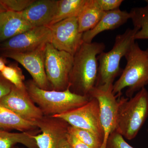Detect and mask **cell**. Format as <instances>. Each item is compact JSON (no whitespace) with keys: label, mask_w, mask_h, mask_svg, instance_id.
I'll return each mask as SVG.
<instances>
[{"label":"cell","mask_w":148,"mask_h":148,"mask_svg":"<svg viewBox=\"0 0 148 148\" xmlns=\"http://www.w3.org/2000/svg\"><path fill=\"white\" fill-rule=\"evenodd\" d=\"M105 49L106 45L103 42L83 43L74 56L69 75V88L71 92L89 96L98 77V56Z\"/></svg>","instance_id":"cell-1"},{"label":"cell","mask_w":148,"mask_h":148,"mask_svg":"<svg viewBox=\"0 0 148 148\" xmlns=\"http://www.w3.org/2000/svg\"><path fill=\"white\" fill-rule=\"evenodd\" d=\"M27 92L44 116H53L65 113L86 104L91 97L77 95L68 88L66 90H46L38 87L33 80L25 82Z\"/></svg>","instance_id":"cell-2"},{"label":"cell","mask_w":148,"mask_h":148,"mask_svg":"<svg viewBox=\"0 0 148 148\" xmlns=\"http://www.w3.org/2000/svg\"><path fill=\"white\" fill-rule=\"evenodd\" d=\"M127 64L119 78L113 86V93L117 97L127 88L126 95L130 98L148 85V55L135 42L125 56Z\"/></svg>","instance_id":"cell-3"},{"label":"cell","mask_w":148,"mask_h":148,"mask_svg":"<svg viewBox=\"0 0 148 148\" xmlns=\"http://www.w3.org/2000/svg\"><path fill=\"white\" fill-rule=\"evenodd\" d=\"M118 102L115 130L127 140H132L148 116V91L143 88L129 99L122 97Z\"/></svg>","instance_id":"cell-4"},{"label":"cell","mask_w":148,"mask_h":148,"mask_svg":"<svg viewBox=\"0 0 148 148\" xmlns=\"http://www.w3.org/2000/svg\"><path fill=\"white\" fill-rule=\"evenodd\" d=\"M139 30L137 27L128 28L123 34L116 36L111 50L98 56V75L95 87L108 88L113 85L115 79L122 72L120 66L121 59L135 42V35Z\"/></svg>","instance_id":"cell-5"},{"label":"cell","mask_w":148,"mask_h":148,"mask_svg":"<svg viewBox=\"0 0 148 148\" xmlns=\"http://www.w3.org/2000/svg\"><path fill=\"white\" fill-rule=\"evenodd\" d=\"M73 59L70 53L58 50L50 43L46 45L45 68L51 90L63 91L69 87Z\"/></svg>","instance_id":"cell-6"},{"label":"cell","mask_w":148,"mask_h":148,"mask_svg":"<svg viewBox=\"0 0 148 148\" xmlns=\"http://www.w3.org/2000/svg\"><path fill=\"white\" fill-rule=\"evenodd\" d=\"M100 106L96 98L81 107L65 113L53 116L59 118L73 127L90 131L103 142L104 133L100 120Z\"/></svg>","instance_id":"cell-7"},{"label":"cell","mask_w":148,"mask_h":148,"mask_svg":"<svg viewBox=\"0 0 148 148\" xmlns=\"http://www.w3.org/2000/svg\"><path fill=\"white\" fill-rule=\"evenodd\" d=\"M48 27L51 31L50 43L58 50L74 56L83 43L77 17L66 18Z\"/></svg>","instance_id":"cell-8"},{"label":"cell","mask_w":148,"mask_h":148,"mask_svg":"<svg viewBox=\"0 0 148 148\" xmlns=\"http://www.w3.org/2000/svg\"><path fill=\"white\" fill-rule=\"evenodd\" d=\"M34 122L42 132L33 135L38 148H62L69 133L68 123L59 118L47 116Z\"/></svg>","instance_id":"cell-9"},{"label":"cell","mask_w":148,"mask_h":148,"mask_svg":"<svg viewBox=\"0 0 148 148\" xmlns=\"http://www.w3.org/2000/svg\"><path fill=\"white\" fill-rule=\"evenodd\" d=\"M51 31L48 26L33 27L1 43L3 52H30L50 43Z\"/></svg>","instance_id":"cell-10"},{"label":"cell","mask_w":148,"mask_h":148,"mask_svg":"<svg viewBox=\"0 0 148 148\" xmlns=\"http://www.w3.org/2000/svg\"><path fill=\"white\" fill-rule=\"evenodd\" d=\"M113 86L108 88L95 87L89 94L98 100L100 106V120L104 133L101 148H106L109 135L115 130L116 127L119 102L116 99L117 96L113 93Z\"/></svg>","instance_id":"cell-11"},{"label":"cell","mask_w":148,"mask_h":148,"mask_svg":"<svg viewBox=\"0 0 148 148\" xmlns=\"http://www.w3.org/2000/svg\"><path fill=\"white\" fill-rule=\"evenodd\" d=\"M46 46L30 52H4L3 55L22 65L32 76L33 81L38 87L44 90H51L45 68Z\"/></svg>","instance_id":"cell-12"},{"label":"cell","mask_w":148,"mask_h":148,"mask_svg":"<svg viewBox=\"0 0 148 148\" xmlns=\"http://www.w3.org/2000/svg\"><path fill=\"white\" fill-rule=\"evenodd\" d=\"M35 104L27 88H18L14 86L8 94L0 99V105L3 107L23 119L34 122L44 116L40 109Z\"/></svg>","instance_id":"cell-13"},{"label":"cell","mask_w":148,"mask_h":148,"mask_svg":"<svg viewBox=\"0 0 148 148\" xmlns=\"http://www.w3.org/2000/svg\"><path fill=\"white\" fill-rule=\"evenodd\" d=\"M58 3V0H35L21 14L32 27L49 26L56 14Z\"/></svg>","instance_id":"cell-14"},{"label":"cell","mask_w":148,"mask_h":148,"mask_svg":"<svg viewBox=\"0 0 148 148\" xmlns=\"http://www.w3.org/2000/svg\"><path fill=\"white\" fill-rule=\"evenodd\" d=\"M130 19V14L127 11L119 8L106 12L101 20L93 29L83 34V42L90 43L96 36L101 32L112 30L125 24Z\"/></svg>","instance_id":"cell-15"},{"label":"cell","mask_w":148,"mask_h":148,"mask_svg":"<svg viewBox=\"0 0 148 148\" xmlns=\"http://www.w3.org/2000/svg\"><path fill=\"white\" fill-rule=\"evenodd\" d=\"M32 28L21 12H3L0 14V43Z\"/></svg>","instance_id":"cell-16"},{"label":"cell","mask_w":148,"mask_h":148,"mask_svg":"<svg viewBox=\"0 0 148 148\" xmlns=\"http://www.w3.org/2000/svg\"><path fill=\"white\" fill-rule=\"evenodd\" d=\"M105 13L98 7L95 0H86L83 9L77 17L80 33L83 34L93 29Z\"/></svg>","instance_id":"cell-17"},{"label":"cell","mask_w":148,"mask_h":148,"mask_svg":"<svg viewBox=\"0 0 148 148\" xmlns=\"http://www.w3.org/2000/svg\"><path fill=\"white\" fill-rule=\"evenodd\" d=\"M37 127L34 122L23 119L0 105V130H16L20 132H29Z\"/></svg>","instance_id":"cell-18"},{"label":"cell","mask_w":148,"mask_h":148,"mask_svg":"<svg viewBox=\"0 0 148 148\" xmlns=\"http://www.w3.org/2000/svg\"><path fill=\"white\" fill-rule=\"evenodd\" d=\"M86 2V0H58L56 14L49 26L66 18L78 17Z\"/></svg>","instance_id":"cell-19"},{"label":"cell","mask_w":148,"mask_h":148,"mask_svg":"<svg viewBox=\"0 0 148 148\" xmlns=\"http://www.w3.org/2000/svg\"><path fill=\"white\" fill-rule=\"evenodd\" d=\"M33 135L29 132L0 130V148H13L17 144H22L27 148H38Z\"/></svg>","instance_id":"cell-20"},{"label":"cell","mask_w":148,"mask_h":148,"mask_svg":"<svg viewBox=\"0 0 148 148\" xmlns=\"http://www.w3.org/2000/svg\"><path fill=\"white\" fill-rule=\"evenodd\" d=\"M145 1V6L132 8L129 12L134 27L139 29L135 35V40L148 39V0Z\"/></svg>","instance_id":"cell-21"},{"label":"cell","mask_w":148,"mask_h":148,"mask_svg":"<svg viewBox=\"0 0 148 148\" xmlns=\"http://www.w3.org/2000/svg\"><path fill=\"white\" fill-rule=\"evenodd\" d=\"M1 74L6 79L18 88H26L22 70L15 64L6 66Z\"/></svg>","instance_id":"cell-22"},{"label":"cell","mask_w":148,"mask_h":148,"mask_svg":"<svg viewBox=\"0 0 148 148\" xmlns=\"http://www.w3.org/2000/svg\"><path fill=\"white\" fill-rule=\"evenodd\" d=\"M69 134L73 135L78 140L92 148H101L103 141L90 131L69 125Z\"/></svg>","instance_id":"cell-23"},{"label":"cell","mask_w":148,"mask_h":148,"mask_svg":"<svg viewBox=\"0 0 148 148\" xmlns=\"http://www.w3.org/2000/svg\"><path fill=\"white\" fill-rule=\"evenodd\" d=\"M35 0H0V5L5 11L21 12Z\"/></svg>","instance_id":"cell-24"},{"label":"cell","mask_w":148,"mask_h":148,"mask_svg":"<svg viewBox=\"0 0 148 148\" xmlns=\"http://www.w3.org/2000/svg\"><path fill=\"white\" fill-rule=\"evenodd\" d=\"M106 148H135L130 145L120 133L115 130L109 135Z\"/></svg>","instance_id":"cell-25"},{"label":"cell","mask_w":148,"mask_h":148,"mask_svg":"<svg viewBox=\"0 0 148 148\" xmlns=\"http://www.w3.org/2000/svg\"><path fill=\"white\" fill-rule=\"evenodd\" d=\"M96 4L103 12L110 11L119 8L122 0H95Z\"/></svg>","instance_id":"cell-26"},{"label":"cell","mask_w":148,"mask_h":148,"mask_svg":"<svg viewBox=\"0 0 148 148\" xmlns=\"http://www.w3.org/2000/svg\"><path fill=\"white\" fill-rule=\"evenodd\" d=\"M13 86L0 73V99L10 92Z\"/></svg>","instance_id":"cell-27"},{"label":"cell","mask_w":148,"mask_h":148,"mask_svg":"<svg viewBox=\"0 0 148 148\" xmlns=\"http://www.w3.org/2000/svg\"><path fill=\"white\" fill-rule=\"evenodd\" d=\"M67 140L72 148H92L69 133L67 135Z\"/></svg>","instance_id":"cell-28"},{"label":"cell","mask_w":148,"mask_h":148,"mask_svg":"<svg viewBox=\"0 0 148 148\" xmlns=\"http://www.w3.org/2000/svg\"><path fill=\"white\" fill-rule=\"evenodd\" d=\"M5 60L0 57V73L3 70L6 65H5Z\"/></svg>","instance_id":"cell-29"},{"label":"cell","mask_w":148,"mask_h":148,"mask_svg":"<svg viewBox=\"0 0 148 148\" xmlns=\"http://www.w3.org/2000/svg\"><path fill=\"white\" fill-rule=\"evenodd\" d=\"M62 148H72L70 144L68 143V141H66L64 143V145L62 146Z\"/></svg>","instance_id":"cell-30"},{"label":"cell","mask_w":148,"mask_h":148,"mask_svg":"<svg viewBox=\"0 0 148 148\" xmlns=\"http://www.w3.org/2000/svg\"><path fill=\"white\" fill-rule=\"evenodd\" d=\"M5 11L3 9V8L1 6V5H0V14L2 13V12H3Z\"/></svg>","instance_id":"cell-31"},{"label":"cell","mask_w":148,"mask_h":148,"mask_svg":"<svg viewBox=\"0 0 148 148\" xmlns=\"http://www.w3.org/2000/svg\"><path fill=\"white\" fill-rule=\"evenodd\" d=\"M145 51H146V52H147V54L148 55V48L147 49H146V50Z\"/></svg>","instance_id":"cell-32"},{"label":"cell","mask_w":148,"mask_h":148,"mask_svg":"<svg viewBox=\"0 0 148 148\" xmlns=\"http://www.w3.org/2000/svg\"><path fill=\"white\" fill-rule=\"evenodd\" d=\"M13 148H18V147H14Z\"/></svg>","instance_id":"cell-33"},{"label":"cell","mask_w":148,"mask_h":148,"mask_svg":"<svg viewBox=\"0 0 148 148\" xmlns=\"http://www.w3.org/2000/svg\"><path fill=\"white\" fill-rule=\"evenodd\" d=\"M147 132H148V129H147Z\"/></svg>","instance_id":"cell-34"}]
</instances>
